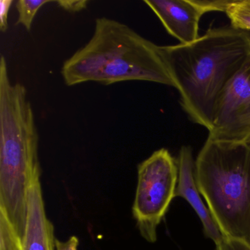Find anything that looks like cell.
I'll list each match as a JSON object with an SVG mask.
<instances>
[{"label":"cell","instance_id":"30bf717a","mask_svg":"<svg viewBox=\"0 0 250 250\" xmlns=\"http://www.w3.org/2000/svg\"><path fill=\"white\" fill-rule=\"evenodd\" d=\"M52 1L49 0H19L17 2L18 11V21L17 24L22 25L27 31H30L33 25V20L37 15L39 10Z\"/></svg>","mask_w":250,"mask_h":250},{"label":"cell","instance_id":"277c9868","mask_svg":"<svg viewBox=\"0 0 250 250\" xmlns=\"http://www.w3.org/2000/svg\"><path fill=\"white\" fill-rule=\"evenodd\" d=\"M194 174L222 235L250 244V146L207 139Z\"/></svg>","mask_w":250,"mask_h":250},{"label":"cell","instance_id":"3957f363","mask_svg":"<svg viewBox=\"0 0 250 250\" xmlns=\"http://www.w3.org/2000/svg\"><path fill=\"white\" fill-rule=\"evenodd\" d=\"M34 112L21 83H11L5 57L0 59V216L21 241L25 231L27 195L41 169Z\"/></svg>","mask_w":250,"mask_h":250},{"label":"cell","instance_id":"7a4b0ae2","mask_svg":"<svg viewBox=\"0 0 250 250\" xmlns=\"http://www.w3.org/2000/svg\"><path fill=\"white\" fill-rule=\"evenodd\" d=\"M61 74L68 86L144 81L175 88L162 46L106 17L96 20L91 39L65 61Z\"/></svg>","mask_w":250,"mask_h":250},{"label":"cell","instance_id":"7c38bea8","mask_svg":"<svg viewBox=\"0 0 250 250\" xmlns=\"http://www.w3.org/2000/svg\"><path fill=\"white\" fill-rule=\"evenodd\" d=\"M60 8L69 13H78L86 9L89 1L87 0H60L55 1Z\"/></svg>","mask_w":250,"mask_h":250},{"label":"cell","instance_id":"52a82bcc","mask_svg":"<svg viewBox=\"0 0 250 250\" xmlns=\"http://www.w3.org/2000/svg\"><path fill=\"white\" fill-rule=\"evenodd\" d=\"M144 2L180 44L192 43L200 38L199 23L206 12L199 0H145Z\"/></svg>","mask_w":250,"mask_h":250},{"label":"cell","instance_id":"4fadbf2b","mask_svg":"<svg viewBox=\"0 0 250 250\" xmlns=\"http://www.w3.org/2000/svg\"><path fill=\"white\" fill-rule=\"evenodd\" d=\"M14 1L1 0L0 1V30L2 33L7 31L8 27V20L10 9Z\"/></svg>","mask_w":250,"mask_h":250},{"label":"cell","instance_id":"8fae6325","mask_svg":"<svg viewBox=\"0 0 250 250\" xmlns=\"http://www.w3.org/2000/svg\"><path fill=\"white\" fill-rule=\"evenodd\" d=\"M215 250H250V244L242 240L223 236L215 244Z\"/></svg>","mask_w":250,"mask_h":250},{"label":"cell","instance_id":"8992f818","mask_svg":"<svg viewBox=\"0 0 250 250\" xmlns=\"http://www.w3.org/2000/svg\"><path fill=\"white\" fill-rule=\"evenodd\" d=\"M208 140L246 143L250 138V60L218 99Z\"/></svg>","mask_w":250,"mask_h":250},{"label":"cell","instance_id":"6da1fadb","mask_svg":"<svg viewBox=\"0 0 250 250\" xmlns=\"http://www.w3.org/2000/svg\"><path fill=\"white\" fill-rule=\"evenodd\" d=\"M162 50L183 109L209 131L218 99L250 60V32L231 24L213 27L192 43Z\"/></svg>","mask_w":250,"mask_h":250},{"label":"cell","instance_id":"5b68a950","mask_svg":"<svg viewBox=\"0 0 250 250\" xmlns=\"http://www.w3.org/2000/svg\"><path fill=\"white\" fill-rule=\"evenodd\" d=\"M137 170L133 216L142 237L153 244L157 240L158 227L175 197L178 162L167 149L161 148L140 163Z\"/></svg>","mask_w":250,"mask_h":250},{"label":"cell","instance_id":"9c48e42d","mask_svg":"<svg viewBox=\"0 0 250 250\" xmlns=\"http://www.w3.org/2000/svg\"><path fill=\"white\" fill-rule=\"evenodd\" d=\"M42 169L35 173L27 195L25 231L21 250H55L54 225L46 216L41 184Z\"/></svg>","mask_w":250,"mask_h":250},{"label":"cell","instance_id":"ba28073f","mask_svg":"<svg viewBox=\"0 0 250 250\" xmlns=\"http://www.w3.org/2000/svg\"><path fill=\"white\" fill-rule=\"evenodd\" d=\"M178 179L175 190V197L184 199L192 208L203 226V233L206 238L215 244L223 238L219 227L211 216L208 206L202 199L195 179V161L192 149L189 146H182L177 159Z\"/></svg>","mask_w":250,"mask_h":250},{"label":"cell","instance_id":"5bb4252c","mask_svg":"<svg viewBox=\"0 0 250 250\" xmlns=\"http://www.w3.org/2000/svg\"><path fill=\"white\" fill-rule=\"evenodd\" d=\"M79 238L77 236H71L67 241H62L56 239L55 250H78Z\"/></svg>","mask_w":250,"mask_h":250},{"label":"cell","instance_id":"9a60e30c","mask_svg":"<svg viewBox=\"0 0 250 250\" xmlns=\"http://www.w3.org/2000/svg\"><path fill=\"white\" fill-rule=\"evenodd\" d=\"M246 143H247V144H248V145H249V146H250V139H249V140H247V142H246Z\"/></svg>","mask_w":250,"mask_h":250}]
</instances>
